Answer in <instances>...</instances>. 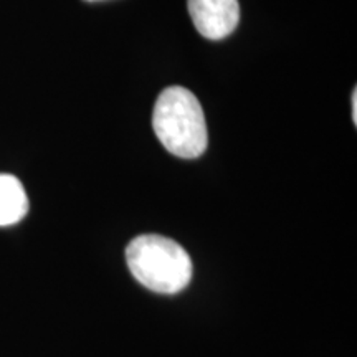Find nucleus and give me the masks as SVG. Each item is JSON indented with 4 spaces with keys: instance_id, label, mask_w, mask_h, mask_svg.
<instances>
[{
    "instance_id": "nucleus-1",
    "label": "nucleus",
    "mask_w": 357,
    "mask_h": 357,
    "mask_svg": "<svg viewBox=\"0 0 357 357\" xmlns=\"http://www.w3.org/2000/svg\"><path fill=\"white\" fill-rule=\"evenodd\" d=\"M155 136L169 153L195 159L208 144L207 123L197 96L182 86L166 88L155 101L153 113Z\"/></svg>"
},
{
    "instance_id": "nucleus-2",
    "label": "nucleus",
    "mask_w": 357,
    "mask_h": 357,
    "mask_svg": "<svg viewBox=\"0 0 357 357\" xmlns=\"http://www.w3.org/2000/svg\"><path fill=\"white\" fill-rule=\"evenodd\" d=\"M134 278L155 293L176 294L192 280V260L177 242L160 235L136 236L126 248Z\"/></svg>"
},
{
    "instance_id": "nucleus-3",
    "label": "nucleus",
    "mask_w": 357,
    "mask_h": 357,
    "mask_svg": "<svg viewBox=\"0 0 357 357\" xmlns=\"http://www.w3.org/2000/svg\"><path fill=\"white\" fill-rule=\"evenodd\" d=\"M189 15L195 29L208 40H222L240 22L238 0H189Z\"/></svg>"
},
{
    "instance_id": "nucleus-4",
    "label": "nucleus",
    "mask_w": 357,
    "mask_h": 357,
    "mask_svg": "<svg viewBox=\"0 0 357 357\" xmlns=\"http://www.w3.org/2000/svg\"><path fill=\"white\" fill-rule=\"evenodd\" d=\"M29 212V197L22 182L10 174H0V227L19 223Z\"/></svg>"
},
{
    "instance_id": "nucleus-5",
    "label": "nucleus",
    "mask_w": 357,
    "mask_h": 357,
    "mask_svg": "<svg viewBox=\"0 0 357 357\" xmlns=\"http://www.w3.org/2000/svg\"><path fill=\"white\" fill-rule=\"evenodd\" d=\"M352 121L357 123V89L352 91Z\"/></svg>"
},
{
    "instance_id": "nucleus-6",
    "label": "nucleus",
    "mask_w": 357,
    "mask_h": 357,
    "mask_svg": "<svg viewBox=\"0 0 357 357\" xmlns=\"http://www.w3.org/2000/svg\"><path fill=\"white\" fill-rule=\"evenodd\" d=\"M84 2H101V0H84Z\"/></svg>"
}]
</instances>
